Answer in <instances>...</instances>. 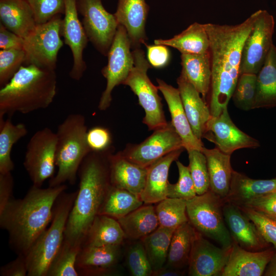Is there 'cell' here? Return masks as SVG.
I'll use <instances>...</instances> for the list:
<instances>
[{"mask_svg": "<svg viewBox=\"0 0 276 276\" xmlns=\"http://www.w3.org/2000/svg\"><path fill=\"white\" fill-rule=\"evenodd\" d=\"M25 53L23 50H1L0 51V87L7 84L25 63Z\"/></svg>", "mask_w": 276, "mask_h": 276, "instance_id": "obj_42", "label": "cell"}, {"mask_svg": "<svg viewBox=\"0 0 276 276\" xmlns=\"http://www.w3.org/2000/svg\"><path fill=\"white\" fill-rule=\"evenodd\" d=\"M222 198L209 189L187 200L188 221L204 237L230 248L233 240L226 226L223 213Z\"/></svg>", "mask_w": 276, "mask_h": 276, "instance_id": "obj_7", "label": "cell"}, {"mask_svg": "<svg viewBox=\"0 0 276 276\" xmlns=\"http://www.w3.org/2000/svg\"><path fill=\"white\" fill-rule=\"evenodd\" d=\"M0 19L6 28L22 38L36 25L33 12L25 0H0Z\"/></svg>", "mask_w": 276, "mask_h": 276, "instance_id": "obj_28", "label": "cell"}, {"mask_svg": "<svg viewBox=\"0 0 276 276\" xmlns=\"http://www.w3.org/2000/svg\"><path fill=\"white\" fill-rule=\"evenodd\" d=\"M57 135L49 127L37 131L29 141L24 166L33 183L41 187L55 175Z\"/></svg>", "mask_w": 276, "mask_h": 276, "instance_id": "obj_10", "label": "cell"}, {"mask_svg": "<svg viewBox=\"0 0 276 276\" xmlns=\"http://www.w3.org/2000/svg\"><path fill=\"white\" fill-rule=\"evenodd\" d=\"M223 213L233 241L241 247L252 251L269 247V243L264 240L255 224L238 205L224 202Z\"/></svg>", "mask_w": 276, "mask_h": 276, "instance_id": "obj_18", "label": "cell"}, {"mask_svg": "<svg viewBox=\"0 0 276 276\" xmlns=\"http://www.w3.org/2000/svg\"><path fill=\"white\" fill-rule=\"evenodd\" d=\"M24 39L0 23V48L2 50H22Z\"/></svg>", "mask_w": 276, "mask_h": 276, "instance_id": "obj_51", "label": "cell"}, {"mask_svg": "<svg viewBox=\"0 0 276 276\" xmlns=\"http://www.w3.org/2000/svg\"><path fill=\"white\" fill-rule=\"evenodd\" d=\"M86 141L91 152H104L110 149L111 135L108 129L96 126L87 130Z\"/></svg>", "mask_w": 276, "mask_h": 276, "instance_id": "obj_47", "label": "cell"}, {"mask_svg": "<svg viewBox=\"0 0 276 276\" xmlns=\"http://www.w3.org/2000/svg\"><path fill=\"white\" fill-rule=\"evenodd\" d=\"M253 27L244 43L240 75L257 74L264 65L273 44L274 29L273 16L265 10H259Z\"/></svg>", "mask_w": 276, "mask_h": 276, "instance_id": "obj_12", "label": "cell"}, {"mask_svg": "<svg viewBox=\"0 0 276 276\" xmlns=\"http://www.w3.org/2000/svg\"><path fill=\"white\" fill-rule=\"evenodd\" d=\"M202 152L206 159L210 189L224 199L229 193L234 170L231 164V155L216 147L207 149L204 147Z\"/></svg>", "mask_w": 276, "mask_h": 276, "instance_id": "obj_27", "label": "cell"}, {"mask_svg": "<svg viewBox=\"0 0 276 276\" xmlns=\"http://www.w3.org/2000/svg\"><path fill=\"white\" fill-rule=\"evenodd\" d=\"M184 273L181 269L164 266L157 270L153 271L152 276H181L183 275Z\"/></svg>", "mask_w": 276, "mask_h": 276, "instance_id": "obj_53", "label": "cell"}, {"mask_svg": "<svg viewBox=\"0 0 276 276\" xmlns=\"http://www.w3.org/2000/svg\"><path fill=\"white\" fill-rule=\"evenodd\" d=\"M23 123L14 124L10 118L0 117V174L11 172L14 164L11 158L13 145L28 134Z\"/></svg>", "mask_w": 276, "mask_h": 276, "instance_id": "obj_36", "label": "cell"}, {"mask_svg": "<svg viewBox=\"0 0 276 276\" xmlns=\"http://www.w3.org/2000/svg\"><path fill=\"white\" fill-rule=\"evenodd\" d=\"M84 116L71 113L58 125L57 132L56 174L50 179L49 187L67 182L74 185L79 167L91 151L86 141L87 129Z\"/></svg>", "mask_w": 276, "mask_h": 276, "instance_id": "obj_5", "label": "cell"}, {"mask_svg": "<svg viewBox=\"0 0 276 276\" xmlns=\"http://www.w3.org/2000/svg\"><path fill=\"white\" fill-rule=\"evenodd\" d=\"M108 162L111 185L140 196L145 187L147 168L130 162L120 152L110 153Z\"/></svg>", "mask_w": 276, "mask_h": 276, "instance_id": "obj_24", "label": "cell"}, {"mask_svg": "<svg viewBox=\"0 0 276 276\" xmlns=\"http://www.w3.org/2000/svg\"><path fill=\"white\" fill-rule=\"evenodd\" d=\"M1 276H26L28 269L26 257L22 255H17V258L1 266Z\"/></svg>", "mask_w": 276, "mask_h": 276, "instance_id": "obj_50", "label": "cell"}, {"mask_svg": "<svg viewBox=\"0 0 276 276\" xmlns=\"http://www.w3.org/2000/svg\"><path fill=\"white\" fill-rule=\"evenodd\" d=\"M154 42L155 44L174 48L181 54H203L210 49L209 36L204 24L197 22L171 38L155 39Z\"/></svg>", "mask_w": 276, "mask_h": 276, "instance_id": "obj_30", "label": "cell"}, {"mask_svg": "<svg viewBox=\"0 0 276 276\" xmlns=\"http://www.w3.org/2000/svg\"><path fill=\"white\" fill-rule=\"evenodd\" d=\"M81 246L64 239L59 250L52 262L46 276H78L76 264Z\"/></svg>", "mask_w": 276, "mask_h": 276, "instance_id": "obj_39", "label": "cell"}, {"mask_svg": "<svg viewBox=\"0 0 276 276\" xmlns=\"http://www.w3.org/2000/svg\"><path fill=\"white\" fill-rule=\"evenodd\" d=\"M117 220L125 238L132 240L141 239L159 226L155 206L152 204H144Z\"/></svg>", "mask_w": 276, "mask_h": 276, "instance_id": "obj_31", "label": "cell"}, {"mask_svg": "<svg viewBox=\"0 0 276 276\" xmlns=\"http://www.w3.org/2000/svg\"><path fill=\"white\" fill-rule=\"evenodd\" d=\"M121 245L82 246L76 264L79 275H104L110 273L119 261Z\"/></svg>", "mask_w": 276, "mask_h": 276, "instance_id": "obj_21", "label": "cell"}, {"mask_svg": "<svg viewBox=\"0 0 276 276\" xmlns=\"http://www.w3.org/2000/svg\"><path fill=\"white\" fill-rule=\"evenodd\" d=\"M31 7L36 24L47 22L57 15L64 14V0H25Z\"/></svg>", "mask_w": 276, "mask_h": 276, "instance_id": "obj_45", "label": "cell"}, {"mask_svg": "<svg viewBox=\"0 0 276 276\" xmlns=\"http://www.w3.org/2000/svg\"><path fill=\"white\" fill-rule=\"evenodd\" d=\"M276 221V192L255 199L243 205Z\"/></svg>", "mask_w": 276, "mask_h": 276, "instance_id": "obj_48", "label": "cell"}, {"mask_svg": "<svg viewBox=\"0 0 276 276\" xmlns=\"http://www.w3.org/2000/svg\"><path fill=\"white\" fill-rule=\"evenodd\" d=\"M196 233V229L189 221L175 229L171 238L165 266L181 269L188 265Z\"/></svg>", "mask_w": 276, "mask_h": 276, "instance_id": "obj_34", "label": "cell"}, {"mask_svg": "<svg viewBox=\"0 0 276 276\" xmlns=\"http://www.w3.org/2000/svg\"><path fill=\"white\" fill-rule=\"evenodd\" d=\"M128 269L133 276H152L153 269L142 242L135 243L127 255Z\"/></svg>", "mask_w": 276, "mask_h": 276, "instance_id": "obj_44", "label": "cell"}, {"mask_svg": "<svg viewBox=\"0 0 276 276\" xmlns=\"http://www.w3.org/2000/svg\"><path fill=\"white\" fill-rule=\"evenodd\" d=\"M263 275L276 276V250L267 265Z\"/></svg>", "mask_w": 276, "mask_h": 276, "instance_id": "obj_54", "label": "cell"}, {"mask_svg": "<svg viewBox=\"0 0 276 276\" xmlns=\"http://www.w3.org/2000/svg\"><path fill=\"white\" fill-rule=\"evenodd\" d=\"M258 11L235 25L204 24L210 41L211 82L209 108L212 116L227 107L240 76L244 43L257 17Z\"/></svg>", "mask_w": 276, "mask_h": 276, "instance_id": "obj_1", "label": "cell"}, {"mask_svg": "<svg viewBox=\"0 0 276 276\" xmlns=\"http://www.w3.org/2000/svg\"><path fill=\"white\" fill-rule=\"evenodd\" d=\"M90 152L82 161L78 172L79 189L67 220L64 240L82 246L87 232L98 215L111 186L108 155Z\"/></svg>", "mask_w": 276, "mask_h": 276, "instance_id": "obj_3", "label": "cell"}, {"mask_svg": "<svg viewBox=\"0 0 276 276\" xmlns=\"http://www.w3.org/2000/svg\"><path fill=\"white\" fill-rule=\"evenodd\" d=\"M238 206L255 224L264 240L272 244L276 250V221L250 208Z\"/></svg>", "mask_w": 276, "mask_h": 276, "instance_id": "obj_46", "label": "cell"}, {"mask_svg": "<svg viewBox=\"0 0 276 276\" xmlns=\"http://www.w3.org/2000/svg\"><path fill=\"white\" fill-rule=\"evenodd\" d=\"M184 148L182 140L171 122L153 133L139 144L120 152L130 162L147 168L153 163L169 154Z\"/></svg>", "mask_w": 276, "mask_h": 276, "instance_id": "obj_14", "label": "cell"}, {"mask_svg": "<svg viewBox=\"0 0 276 276\" xmlns=\"http://www.w3.org/2000/svg\"><path fill=\"white\" fill-rule=\"evenodd\" d=\"M275 251L272 248L252 251L233 241L228 259L221 276H261Z\"/></svg>", "mask_w": 276, "mask_h": 276, "instance_id": "obj_19", "label": "cell"}, {"mask_svg": "<svg viewBox=\"0 0 276 276\" xmlns=\"http://www.w3.org/2000/svg\"><path fill=\"white\" fill-rule=\"evenodd\" d=\"M181 74L194 86L204 99L211 82L210 51L203 54H181Z\"/></svg>", "mask_w": 276, "mask_h": 276, "instance_id": "obj_29", "label": "cell"}, {"mask_svg": "<svg viewBox=\"0 0 276 276\" xmlns=\"http://www.w3.org/2000/svg\"><path fill=\"white\" fill-rule=\"evenodd\" d=\"M177 83L192 131L198 139L201 140L211 117L209 107L200 96V93L181 73L177 79Z\"/></svg>", "mask_w": 276, "mask_h": 276, "instance_id": "obj_25", "label": "cell"}, {"mask_svg": "<svg viewBox=\"0 0 276 276\" xmlns=\"http://www.w3.org/2000/svg\"><path fill=\"white\" fill-rule=\"evenodd\" d=\"M158 89L161 91L167 103L170 111L171 123L180 137L184 148L187 151L197 150L202 151L204 145L201 140L194 134L185 112L178 88L157 79Z\"/></svg>", "mask_w": 276, "mask_h": 276, "instance_id": "obj_22", "label": "cell"}, {"mask_svg": "<svg viewBox=\"0 0 276 276\" xmlns=\"http://www.w3.org/2000/svg\"><path fill=\"white\" fill-rule=\"evenodd\" d=\"M65 184L42 188L32 185L23 198L13 197L0 211V226L9 235L11 248L25 257L50 224L55 202Z\"/></svg>", "mask_w": 276, "mask_h": 276, "instance_id": "obj_2", "label": "cell"}, {"mask_svg": "<svg viewBox=\"0 0 276 276\" xmlns=\"http://www.w3.org/2000/svg\"><path fill=\"white\" fill-rule=\"evenodd\" d=\"M188 153L189 171L197 195H201L210 189V178L205 156L202 151L191 150Z\"/></svg>", "mask_w": 276, "mask_h": 276, "instance_id": "obj_41", "label": "cell"}, {"mask_svg": "<svg viewBox=\"0 0 276 276\" xmlns=\"http://www.w3.org/2000/svg\"><path fill=\"white\" fill-rule=\"evenodd\" d=\"M134 65L123 84L128 86L138 98L140 105L145 111L143 122L150 130L166 126V120L158 94V87L150 81L147 75L151 65L146 58L143 50L140 48L133 50Z\"/></svg>", "mask_w": 276, "mask_h": 276, "instance_id": "obj_8", "label": "cell"}, {"mask_svg": "<svg viewBox=\"0 0 276 276\" xmlns=\"http://www.w3.org/2000/svg\"><path fill=\"white\" fill-rule=\"evenodd\" d=\"M55 71L34 65H22L0 89V117L10 118L15 112L27 114L45 109L56 94Z\"/></svg>", "mask_w": 276, "mask_h": 276, "instance_id": "obj_4", "label": "cell"}, {"mask_svg": "<svg viewBox=\"0 0 276 276\" xmlns=\"http://www.w3.org/2000/svg\"><path fill=\"white\" fill-rule=\"evenodd\" d=\"M175 230L159 226L153 232L141 239L153 271L165 265Z\"/></svg>", "mask_w": 276, "mask_h": 276, "instance_id": "obj_37", "label": "cell"}, {"mask_svg": "<svg viewBox=\"0 0 276 276\" xmlns=\"http://www.w3.org/2000/svg\"><path fill=\"white\" fill-rule=\"evenodd\" d=\"M144 204L140 196L128 191L110 186L98 215H106L117 220Z\"/></svg>", "mask_w": 276, "mask_h": 276, "instance_id": "obj_35", "label": "cell"}, {"mask_svg": "<svg viewBox=\"0 0 276 276\" xmlns=\"http://www.w3.org/2000/svg\"><path fill=\"white\" fill-rule=\"evenodd\" d=\"M61 15H57L46 22L36 24L24 38L22 50L25 63L42 69L55 71L58 54L63 42L62 36Z\"/></svg>", "mask_w": 276, "mask_h": 276, "instance_id": "obj_9", "label": "cell"}, {"mask_svg": "<svg viewBox=\"0 0 276 276\" xmlns=\"http://www.w3.org/2000/svg\"><path fill=\"white\" fill-rule=\"evenodd\" d=\"M14 180L11 172L0 174V211L13 198Z\"/></svg>", "mask_w": 276, "mask_h": 276, "instance_id": "obj_52", "label": "cell"}, {"mask_svg": "<svg viewBox=\"0 0 276 276\" xmlns=\"http://www.w3.org/2000/svg\"><path fill=\"white\" fill-rule=\"evenodd\" d=\"M185 148L173 151L147 168L146 182L140 198L144 204H156L168 197V174L172 163Z\"/></svg>", "mask_w": 276, "mask_h": 276, "instance_id": "obj_23", "label": "cell"}, {"mask_svg": "<svg viewBox=\"0 0 276 276\" xmlns=\"http://www.w3.org/2000/svg\"><path fill=\"white\" fill-rule=\"evenodd\" d=\"M256 83V74L244 73L240 75L232 96L237 108L245 111L254 109Z\"/></svg>", "mask_w": 276, "mask_h": 276, "instance_id": "obj_40", "label": "cell"}, {"mask_svg": "<svg viewBox=\"0 0 276 276\" xmlns=\"http://www.w3.org/2000/svg\"><path fill=\"white\" fill-rule=\"evenodd\" d=\"M276 192V178L255 179L233 170L230 190L224 202L242 206L257 198Z\"/></svg>", "mask_w": 276, "mask_h": 276, "instance_id": "obj_26", "label": "cell"}, {"mask_svg": "<svg viewBox=\"0 0 276 276\" xmlns=\"http://www.w3.org/2000/svg\"><path fill=\"white\" fill-rule=\"evenodd\" d=\"M102 0H77L78 13L87 37L101 54L107 56L118 24L114 14L109 13Z\"/></svg>", "mask_w": 276, "mask_h": 276, "instance_id": "obj_13", "label": "cell"}, {"mask_svg": "<svg viewBox=\"0 0 276 276\" xmlns=\"http://www.w3.org/2000/svg\"><path fill=\"white\" fill-rule=\"evenodd\" d=\"M77 190L63 192L57 199L50 225L37 239L26 256L27 276H46L64 239L67 220Z\"/></svg>", "mask_w": 276, "mask_h": 276, "instance_id": "obj_6", "label": "cell"}, {"mask_svg": "<svg viewBox=\"0 0 276 276\" xmlns=\"http://www.w3.org/2000/svg\"><path fill=\"white\" fill-rule=\"evenodd\" d=\"M230 248L215 245L196 231L188 262V275L221 276Z\"/></svg>", "mask_w": 276, "mask_h": 276, "instance_id": "obj_16", "label": "cell"}, {"mask_svg": "<svg viewBox=\"0 0 276 276\" xmlns=\"http://www.w3.org/2000/svg\"><path fill=\"white\" fill-rule=\"evenodd\" d=\"M203 137L214 143L222 152L231 155L242 148L255 149L259 142L239 129L231 120L227 107L218 116H212L206 123Z\"/></svg>", "mask_w": 276, "mask_h": 276, "instance_id": "obj_15", "label": "cell"}, {"mask_svg": "<svg viewBox=\"0 0 276 276\" xmlns=\"http://www.w3.org/2000/svg\"><path fill=\"white\" fill-rule=\"evenodd\" d=\"M125 238L123 230L116 219L98 215L90 226L82 246L121 245Z\"/></svg>", "mask_w": 276, "mask_h": 276, "instance_id": "obj_33", "label": "cell"}, {"mask_svg": "<svg viewBox=\"0 0 276 276\" xmlns=\"http://www.w3.org/2000/svg\"><path fill=\"white\" fill-rule=\"evenodd\" d=\"M276 107V47L273 44L257 74L254 109Z\"/></svg>", "mask_w": 276, "mask_h": 276, "instance_id": "obj_32", "label": "cell"}, {"mask_svg": "<svg viewBox=\"0 0 276 276\" xmlns=\"http://www.w3.org/2000/svg\"><path fill=\"white\" fill-rule=\"evenodd\" d=\"M125 28L119 25L107 56V64L101 71L106 79V86L99 101V110H105L109 107L113 89L116 86L123 84L132 70L134 58Z\"/></svg>", "mask_w": 276, "mask_h": 276, "instance_id": "obj_11", "label": "cell"}, {"mask_svg": "<svg viewBox=\"0 0 276 276\" xmlns=\"http://www.w3.org/2000/svg\"><path fill=\"white\" fill-rule=\"evenodd\" d=\"M178 170V181L174 184L170 183L168 189V197L181 198L188 200L197 195L194 183L188 166L176 160Z\"/></svg>", "mask_w": 276, "mask_h": 276, "instance_id": "obj_43", "label": "cell"}, {"mask_svg": "<svg viewBox=\"0 0 276 276\" xmlns=\"http://www.w3.org/2000/svg\"><path fill=\"white\" fill-rule=\"evenodd\" d=\"M156 204L155 209L159 226L176 229L188 221L186 200L167 197Z\"/></svg>", "mask_w": 276, "mask_h": 276, "instance_id": "obj_38", "label": "cell"}, {"mask_svg": "<svg viewBox=\"0 0 276 276\" xmlns=\"http://www.w3.org/2000/svg\"><path fill=\"white\" fill-rule=\"evenodd\" d=\"M147 57L150 64L155 68L166 66L170 60V54L167 46L163 44L148 45Z\"/></svg>", "mask_w": 276, "mask_h": 276, "instance_id": "obj_49", "label": "cell"}, {"mask_svg": "<svg viewBox=\"0 0 276 276\" xmlns=\"http://www.w3.org/2000/svg\"><path fill=\"white\" fill-rule=\"evenodd\" d=\"M64 2L65 9L62 23V36L64 43L70 48L73 58L70 76L78 81L86 68L83 53L88 39L78 17L77 0H64Z\"/></svg>", "mask_w": 276, "mask_h": 276, "instance_id": "obj_17", "label": "cell"}, {"mask_svg": "<svg viewBox=\"0 0 276 276\" xmlns=\"http://www.w3.org/2000/svg\"><path fill=\"white\" fill-rule=\"evenodd\" d=\"M149 10L145 0H118L113 14L118 25L125 28L133 50L147 40L145 26Z\"/></svg>", "mask_w": 276, "mask_h": 276, "instance_id": "obj_20", "label": "cell"}]
</instances>
